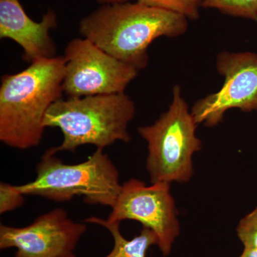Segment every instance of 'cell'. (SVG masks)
Instances as JSON below:
<instances>
[{"label":"cell","instance_id":"6da1fadb","mask_svg":"<svg viewBox=\"0 0 257 257\" xmlns=\"http://www.w3.org/2000/svg\"><path fill=\"white\" fill-rule=\"evenodd\" d=\"M187 29L185 17L139 2L101 5L79 25L84 38L138 70L148 66L152 42L161 37L181 36Z\"/></svg>","mask_w":257,"mask_h":257},{"label":"cell","instance_id":"7a4b0ae2","mask_svg":"<svg viewBox=\"0 0 257 257\" xmlns=\"http://www.w3.org/2000/svg\"><path fill=\"white\" fill-rule=\"evenodd\" d=\"M64 56L40 59L26 69L5 74L0 86V141L18 150L38 146L50 106L62 99Z\"/></svg>","mask_w":257,"mask_h":257},{"label":"cell","instance_id":"3957f363","mask_svg":"<svg viewBox=\"0 0 257 257\" xmlns=\"http://www.w3.org/2000/svg\"><path fill=\"white\" fill-rule=\"evenodd\" d=\"M135 113V102L124 92L68 97L50 106L43 124L59 128L63 134L60 146L52 147L56 154L74 152L87 145L104 150L117 141H131L128 126Z\"/></svg>","mask_w":257,"mask_h":257},{"label":"cell","instance_id":"277c9868","mask_svg":"<svg viewBox=\"0 0 257 257\" xmlns=\"http://www.w3.org/2000/svg\"><path fill=\"white\" fill-rule=\"evenodd\" d=\"M36 178L18 185L26 195L37 196L56 202L81 197L92 205L114 207L120 191L119 173L102 149L76 165L64 164L52 148L44 153L37 165Z\"/></svg>","mask_w":257,"mask_h":257},{"label":"cell","instance_id":"5b68a950","mask_svg":"<svg viewBox=\"0 0 257 257\" xmlns=\"http://www.w3.org/2000/svg\"><path fill=\"white\" fill-rule=\"evenodd\" d=\"M197 125L180 86H174L168 110L154 124L138 128L147 143L146 169L152 184L189 182L194 175L193 156L202 148Z\"/></svg>","mask_w":257,"mask_h":257},{"label":"cell","instance_id":"8992f818","mask_svg":"<svg viewBox=\"0 0 257 257\" xmlns=\"http://www.w3.org/2000/svg\"><path fill=\"white\" fill-rule=\"evenodd\" d=\"M63 56V91L69 97L124 93L139 72L84 37L71 40Z\"/></svg>","mask_w":257,"mask_h":257},{"label":"cell","instance_id":"52a82bcc","mask_svg":"<svg viewBox=\"0 0 257 257\" xmlns=\"http://www.w3.org/2000/svg\"><path fill=\"white\" fill-rule=\"evenodd\" d=\"M170 185L164 182L147 185L137 179L126 181L121 184L119 196L106 219L119 223L138 221L155 233L161 252L169 256L180 234L178 210Z\"/></svg>","mask_w":257,"mask_h":257},{"label":"cell","instance_id":"ba28073f","mask_svg":"<svg viewBox=\"0 0 257 257\" xmlns=\"http://www.w3.org/2000/svg\"><path fill=\"white\" fill-rule=\"evenodd\" d=\"M216 67L224 82L218 92L193 106L191 112L197 124L216 126L231 109L257 110L256 54L222 52L216 57Z\"/></svg>","mask_w":257,"mask_h":257},{"label":"cell","instance_id":"9c48e42d","mask_svg":"<svg viewBox=\"0 0 257 257\" xmlns=\"http://www.w3.org/2000/svg\"><path fill=\"white\" fill-rule=\"evenodd\" d=\"M87 230L86 222L56 208L23 227L0 225V248H16L14 257H77L74 251Z\"/></svg>","mask_w":257,"mask_h":257},{"label":"cell","instance_id":"30bf717a","mask_svg":"<svg viewBox=\"0 0 257 257\" xmlns=\"http://www.w3.org/2000/svg\"><path fill=\"white\" fill-rule=\"evenodd\" d=\"M57 26L54 10H47L37 23L28 16L19 0H0V39H9L20 45L26 62L56 57L57 47L50 32Z\"/></svg>","mask_w":257,"mask_h":257},{"label":"cell","instance_id":"8fae6325","mask_svg":"<svg viewBox=\"0 0 257 257\" xmlns=\"http://www.w3.org/2000/svg\"><path fill=\"white\" fill-rule=\"evenodd\" d=\"M86 223L100 225L110 233L114 239L112 250L104 257H147V251L152 246L158 243L155 233L143 227L140 234L127 239L120 231V223L108 221L97 216H91L84 220Z\"/></svg>","mask_w":257,"mask_h":257},{"label":"cell","instance_id":"7c38bea8","mask_svg":"<svg viewBox=\"0 0 257 257\" xmlns=\"http://www.w3.org/2000/svg\"><path fill=\"white\" fill-rule=\"evenodd\" d=\"M100 4L122 3L130 0H97ZM154 8L172 12L185 17L187 20H196L200 16L201 0H135Z\"/></svg>","mask_w":257,"mask_h":257},{"label":"cell","instance_id":"4fadbf2b","mask_svg":"<svg viewBox=\"0 0 257 257\" xmlns=\"http://www.w3.org/2000/svg\"><path fill=\"white\" fill-rule=\"evenodd\" d=\"M201 7L217 10L230 16L251 19L257 23V0H201Z\"/></svg>","mask_w":257,"mask_h":257},{"label":"cell","instance_id":"5bb4252c","mask_svg":"<svg viewBox=\"0 0 257 257\" xmlns=\"http://www.w3.org/2000/svg\"><path fill=\"white\" fill-rule=\"evenodd\" d=\"M236 235L243 248H257V207L239 221Z\"/></svg>","mask_w":257,"mask_h":257},{"label":"cell","instance_id":"9a60e30c","mask_svg":"<svg viewBox=\"0 0 257 257\" xmlns=\"http://www.w3.org/2000/svg\"><path fill=\"white\" fill-rule=\"evenodd\" d=\"M25 194L18 186L1 182L0 184V214H4L18 209L25 202Z\"/></svg>","mask_w":257,"mask_h":257},{"label":"cell","instance_id":"2e32d148","mask_svg":"<svg viewBox=\"0 0 257 257\" xmlns=\"http://www.w3.org/2000/svg\"><path fill=\"white\" fill-rule=\"evenodd\" d=\"M239 257H257V248H243Z\"/></svg>","mask_w":257,"mask_h":257}]
</instances>
